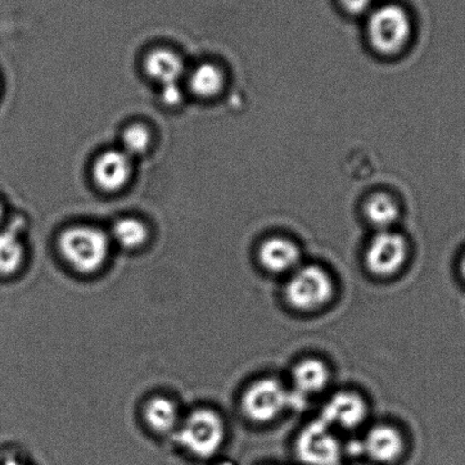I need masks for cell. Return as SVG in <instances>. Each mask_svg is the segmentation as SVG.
Returning <instances> with one entry per match:
<instances>
[{
	"instance_id": "obj_3",
	"label": "cell",
	"mask_w": 465,
	"mask_h": 465,
	"mask_svg": "<svg viewBox=\"0 0 465 465\" xmlns=\"http://www.w3.org/2000/svg\"><path fill=\"white\" fill-rule=\"evenodd\" d=\"M225 427L213 410L197 409L184 418L177 429V440L189 454L210 459L223 447Z\"/></svg>"
},
{
	"instance_id": "obj_12",
	"label": "cell",
	"mask_w": 465,
	"mask_h": 465,
	"mask_svg": "<svg viewBox=\"0 0 465 465\" xmlns=\"http://www.w3.org/2000/svg\"><path fill=\"white\" fill-rule=\"evenodd\" d=\"M292 376L295 391L309 396L322 392L328 386L331 372L322 361L306 359L295 365Z\"/></svg>"
},
{
	"instance_id": "obj_17",
	"label": "cell",
	"mask_w": 465,
	"mask_h": 465,
	"mask_svg": "<svg viewBox=\"0 0 465 465\" xmlns=\"http://www.w3.org/2000/svg\"><path fill=\"white\" fill-rule=\"evenodd\" d=\"M223 87V74L218 66L201 64L192 72L189 78V88L197 96L210 98L220 93Z\"/></svg>"
},
{
	"instance_id": "obj_21",
	"label": "cell",
	"mask_w": 465,
	"mask_h": 465,
	"mask_svg": "<svg viewBox=\"0 0 465 465\" xmlns=\"http://www.w3.org/2000/svg\"><path fill=\"white\" fill-rule=\"evenodd\" d=\"M183 94L178 83L163 84V90L161 93V98L166 105L175 106L183 101Z\"/></svg>"
},
{
	"instance_id": "obj_13",
	"label": "cell",
	"mask_w": 465,
	"mask_h": 465,
	"mask_svg": "<svg viewBox=\"0 0 465 465\" xmlns=\"http://www.w3.org/2000/svg\"><path fill=\"white\" fill-rule=\"evenodd\" d=\"M144 420L157 433H169L177 430L182 423L177 403L164 396L153 397L143 410Z\"/></svg>"
},
{
	"instance_id": "obj_18",
	"label": "cell",
	"mask_w": 465,
	"mask_h": 465,
	"mask_svg": "<svg viewBox=\"0 0 465 465\" xmlns=\"http://www.w3.org/2000/svg\"><path fill=\"white\" fill-rule=\"evenodd\" d=\"M112 239L124 250H135L147 242L148 229L137 219H120L113 225Z\"/></svg>"
},
{
	"instance_id": "obj_10",
	"label": "cell",
	"mask_w": 465,
	"mask_h": 465,
	"mask_svg": "<svg viewBox=\"0 0 465 465\" xmlns=\"http://www.w3.org/2000/svg\"><path fill=\"white\" fill-rule=\"evenodd\" d=\"M259 259L270 272L284 273L295 270L300 264L301 251L288 239L274 237L262 243Z\"/></svg>"
},
{
	"instance_id": "obj_20",
	"label": "cell",
	"mask_w": 465,
	"mask_h": 465,
	"mask_svg": "<svg viewBox=\"0 0 465 465\" xmlns=\"http://www.w3.org/2000/svg\"><path fill=\"white\" fill-rule=\"evenodd\" d=\"M342 10L350 15H369L374 8L376 0H338Z\"/></svg>"
},
{
	"instance_id": "obj_25",
	"label": "cell",
	"mask_w": 465,
	"mask_h": 465,
	"mask_svg": "<svg viewBox=\"0 0 465 465\" xmlns=\"http://www.w3.org/2000/svg\"><path fill=\"white\" fill-rule=\"evenodd\" d=\"M3 216H4V207L2 204H0V221L3 220Z\"/></svg>"
},
{
	"instance_id": "obj_24",
	"label": "cell",
	"mask_w": 465,
	"mask_h": 465,
	"mask_svg": "<svg viewBox=\"0 0 465 465\" xmlns=\"http://www.w3.org/2000/svg\"><path fill=\"white\" fill-rule=\"evenodd\" d=\"M216 465H234L232 462H229V460H223V462H220Z\"/></svg>"
},
{
	"instance_id": "obj_16",
	"label": "cell",
	"mask_w": 465,
	"mask_h": 465,
	"mask_svg": "<svg viewBox=\"0 0 465 465\" xmlns=\"http://www.w3.org/2000/svg\"><path fill=\"white\" fill-rule=\"evenodd\" d=\"M365 216L369 223L379 229V232L390 230L399 220L400 207L391 196L386 193H377L365 204Z\"/></svg>"
},
{
	"instance_id": "obj_6",
	"label": "cell",
	"mask_w": 465,
	"mask_h": 465,
	"mask_svg": "<svg viewBox=\"0 0 465 465\" xmlns=\"http://www.w3.org/2000/svg\"><path fill=\"white\" fill-rule=\"evenodd\" d=\"M288 391L277 379H261L248 387L243 394L242 411L252 421L270 422L288 408Z\"/></svg>"
},
{
	"instance_id": "obj_11",
	"label": "cell",
	"mask_w": 465,
	"mask_h": 465,
	"mask_svg": "<svg viewBox=\"0 0 465 465\" xmlns=\"http://www.w3.org/2000/svg\"><path fill=\"white\" fill-rule=\"evenodd\" d=\"M363 449L370 458L381 463H391L404 449L403 437L391 426H376L368 432Z\"/></svg>"
},
{
	"instance_id": "obj_7",
	"label": "cell",
	"mask_w": 465,
	"mask_h": 465,
	"mask_svg": "<svg viewBox=\"0 0 465 465\" xmlns=\"http://www.w3.org/2000/svg\"><path fill=\"white\" fill-rule=\"evenodd\" d=\"M408 251V242L401 234L383 230L370 242L365 252V263L373 274L390 277L399 272L404 265Z\"/></svg>"
},
{
	"instance_id": "obj_4",
	"label": "cell",
	"mask_w": 465,
	"mask_h": 465,
	"mask_svg": "<svg viewBox=\"0 0 465 465\" xmlns=\"http://www.w3.org/2000/svg\"><path fill=\"white\" fill-rule=\"evenodd\" d=\"M333 295V283L326 270L318 265H306L297 269L289 279L284 296L289 305L298 311L322 309Z\"/></svg>"
},
{
	"instance_id": "obj_19",
	"label": "cell",
	"mask_w": 465,
	"mask_h": 465,
	"mask_svg": "<svg viewBox=\"0 0 465 465\" xmlns=\"http://www.w3.org/2000/svg\"><path fill=\"white\" fill-rule=\"evenodd\" d=\"M151 143V134L143 125H131L122 135V143L124 149L122 151L128 153L130 157L142 155L147 151Z\"/></svg>"
},
{
	"instance_id": "obj_2",
	"label": "cell",
	"mask_w": 465,
	"mask_h": 465,
	"mask_svg": "<svg viewBox=\"0 0 465 465\" xmlns=\"http://www.w3.org/2000/svg\"><path fill=\"white\" fill-rule=\"evenodd\" d=\"M368 35L376 51L394 55L406 46L412 34L409 12L400 4L387 3L374 6L369 13Z\"/></svg>"
},
{
	"instance_id": "obj_9",
	"label": "cell",
	"mask_w": 465,
	"mask_h": 465,
	"mask_svg": "<svg viewBox=\"0 0 465 465\" xmlns=\"http://www.w3.org/2000/svg\"><path fill=\"white\" fill-rule=\"evenodd\" d=\"M131 157L124 151H108L94 165V182L106 192L124 187L131 175Z\"/></svg>"
},
{
	"instance_id": "obj_8",
	"label": "cell",
	"mask_w": 465,
	"mask_h": 465,
	"mask_svg": "<svg viewBox=\"0 0 465 465\" xmlns=\"http://www.w3.org/2000/svg\"><path fill=\"white\" fill-rule=\"evenodd\" d=\"M368 408L362 397L353 391H341L323 406L322 417L329 427L355 429L367 419Z\"/></svg>"
},
{
	"instance_id": "obj_14",
	"label": "cell",
	"mask_w": 465,
	"mask_h": 465,
	"mask_svg": "<svg viewBox=\"0 0 465 465\" xmlns=\"http://www.w3.org/2000/svg\"><path fill=\"white\" fill-rule=\"evenodd\" d=\"M21 224L0 232V275L10 277L25 263V248L20 236Z\"/></svg>"
},
{
	"instance_id": "obj_23",
	"label": "cell",
	"mask_w": 465,
	"mask_h": 465,
	"mask_svg": "<svg viewBox=\"0 0 465 465\" xmlns=\"http://www.w3.org/2000/svg\"><path fill=\"white\" fill-rule=\"evenodd\" d=\"M460 271H462V275L465 280V255L463 256L462 262H460Z\"/></svg>"
},
{
	"instance_id": "obj_15",
	"label": "cell",
	"mask_w": 465,
	"mask_h": 465,
	"mask_svg": "<svg viewBox=\"0 0 465 465\" xmlns=\"http://www.w3.org/2000/svg\"><path fill=\"white\" fill-rule=\"evenodd\" d=\"M144 67L147 74L162 84L179 83L184 72L182 58L168 49H157L149 54Z\"/></svg>"
},
{
	"instance_id": "obj_1",
	"label": "cell",
	"mask_w": 465,
	"mask_h": 465,
	"mask_svg": "<svg viewBox=\"0 0 465 465\" xmlns=\"http://www.w3.org/2000/svg\"><path fill=\"white\" fill-rule=\"evenodd\" d=\"M61 254L72 268L83 274L98 272L106 263L111 237L90 225H75L63 232L58 239Z\"/></svg>"
},
{
	"instance_id": "obj_22",
	"label": "cell",
	"mask_w": 465,
	"mask_h": 465,
	"mask_svg": "<svg viewBox=\"0 0 465 465\" xmlns=\"http://www.w3.org/2000/svg\"><path fill=\"white\" fill-rule=\"evenodd\" d=\"M4 465H25L24 463L21 462V460H7L5 463H4Z\"/></svg>"
},
{
	"instance_id": "obj_5",
	"label": "cell",
	"mask_w": 465,
	"mask_h": 465,
	"mask_svg": "<svg viewBox=\"0 0 465 465\" xmlns=\"http://www.w3.org/2000/svg\"><path fill=\"white\" fill-rule=\"evenodd\" d=\"M295 450L297 458L305 465H338L341 459L340 440L322 419L302 428Z\"/></svg>"
}]
</instances>
